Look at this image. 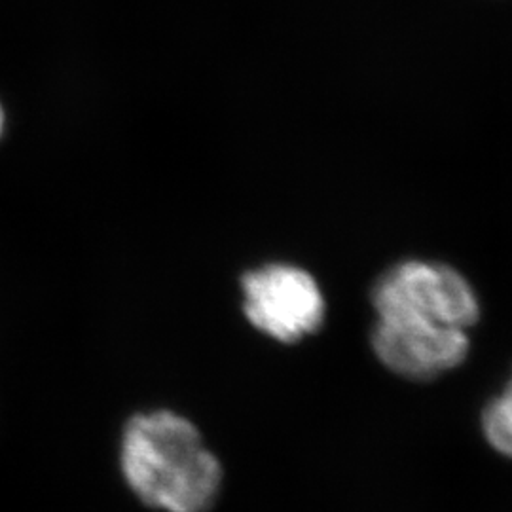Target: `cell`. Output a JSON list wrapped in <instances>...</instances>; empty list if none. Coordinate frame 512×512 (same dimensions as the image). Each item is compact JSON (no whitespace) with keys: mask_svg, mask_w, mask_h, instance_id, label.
Listing matches in <instances>:
<instances>
[{"mask_svg":"<svg viewBox=\"0 0 512 512\" xmlns=\"http://www.w3.org/2000/svg\"><path fill=\"white\" fill-rule=\"evenodd\" d=\"M120 471L133 495L156 511L209 512L222 488V465L196 423L164 408L129 418Z\"/></svg>","mask_w":512,"mask_h":512,"instance_id":"6da1fadb","label":"cell"},{"mask_svg":"<svg viewBox=\"0 0 512 512\" xmlns=\"http://www.w3.org/2000/svg\"><path fill=\"white\" fill-rule=\"evenodd\" d=\"M378 319H403L471 329L480 317L475 289L454 268L408 260L389 268L374 285Z\"/></svg>","mask_w":512,"mask_h":512,"instance_id":"7a4b0ae2","label":"cell"},{"mask_svg":"<svg viewBox=\"0 0 512 512\" xmlns=\"http://www.w3.org/2000/svg\"><path fill=\"white\" fill-rule=\"evenodd\" d=\"M241 310L264 336L296 344L323 327L327 304L313 275L293 264H264L241 277Z\"/></svg>","mask_w":512,"mask_h":512,"instance_id":"3957f363","label":"cell"},{"mask_svg":"<svg viewBox=\"0 0 512 512\" xmlns=\"http://www.w3.org/2000/svg\"><path fill=\"white\" fill-rule=\"evenodd\" d=\"M372 348L391 372L408 380H433L465 361L469 336L467 330L444 325L378 319Z\"/></svg>","mask_w":512,"mask_h":512,"instance_id":"277c9868","label":"cell"},{"mask_svg":"<svg viewBox=\"0 0 512 512\" xmlns=\"http://www.w3.org/2000/svg\"><path fill=\"white\" fill-rule=\"evenodd\" d=\"M482 429L499 454L512 458V380L484 410Z\"/></svg>","mask_w":512,"mask_h":512,"instance_id":"5b68a950","label":"cell"},{"mask_svg":"<svg viewBox=\"0 0 512 512\" xmlns=\"http://www.w3.org/2000/svg\"><path fill=\"white\" fill-rule=\"evenodd\" d=\"M4 131H6V110H4V105L0 103V139H2Z\"/></svg>","mask_w":512,"mask_h":512,"instance_id":"8992f818","label":"cell"}]
</instances>
